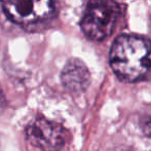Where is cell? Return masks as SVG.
<instances>
[{"label": "cell", "instance_id": "obj_3", "mask_svg": "<svg viewBox=\"0 0 151 151\" xmlns=\"http://www.w3.org/2000/svg\"><path fill=\"white\" fill-rule=\"evenodd\" d=\"M12 23L31 28L47 23L57 12V0H0Z\"/></svg>", "mask_w": 151, "mask_h": 151}, {"label": "cell", "instance_id": "obj_5", "mask_svg": "<svg viewBox=\"0 0 151 151\" xmlns=\"http://www.w3.org/2000/svg\"><path fill=\"white\" fill-rule=\"evenodd\" d=\"M61 79L64 88L68 91L79 93L88 88L91 74L83 62L78 59H71L64 67Z\"/></svg>", "mask_w": 151, "mask_h": 151}, {"label": "cell", "instance_id": "obj_1", "mask_svg": "<svg viewBox=\"0 0 151 151\" xmlns=\"http://www.w3.org/2000/svg\"><path fill=\"white\" fill-rule=\"evenodd\" d=\"M110 65L120 80L138 82L151 73V40L135 34L120 35L110 50Z\"/></svg>", "mask_w": 151, "mask_h": 151}, {"label": "cell", "instance_id": "obj_2", "mask_svg": "<svg viewBox=\"0 0 151 151\" xmlns=\"http://www.w3.org/2000/svg\"><path fill=\"white\" fill-rule=\"evenodd\" d=\"M120 16L114 0H90L80 22L84 35L93 41H102L112 34Z\"/></svg>", "mask_w": 151, "mask_h": 151}, {"label": "cell", "instance_id": "obj_6", "mask_svg": "<svg viewBox=\"0 0 151 151\" xmlns=\"http://www.w3.org/2000/svg\"><path fill=\"white\" fill-rule=\"evenodd\" d=\"M143 131H144V134H145L147 137L151 138V115H150V117L144 122Z\"/></svg>", "mask_w": 151, "mask_h": 151}, {"label": "cell", "instance_id": "obj_7", "mask_svg": "<svg viewBox=\"0 0 151 151\" xmlns=\"http://www.w3.org/2000/svg\"><path fill=\"white\" fill-rule=\"evenodd\" d=\"M5 105V97H4L3 93H2V90L0 88V109L4 107Z\"/></svg>", "mask_w": 151, "mask_h": 151}, {"label": "cell", "instance_id": "obj_4", "mask_svg": "<svg viewBox=\"0 0 151 151\" xmlns=\"http://www.w3.org/2000/svg\"><path fill=\"white\" fill-rule=\"evenodd\" d=\"M26 137L42 151H60L65 144V129L60 123L43 116L32 119L26 127Z\"/></svg>", "mask_w": 151, "mask_h": 151}]
</instances>
